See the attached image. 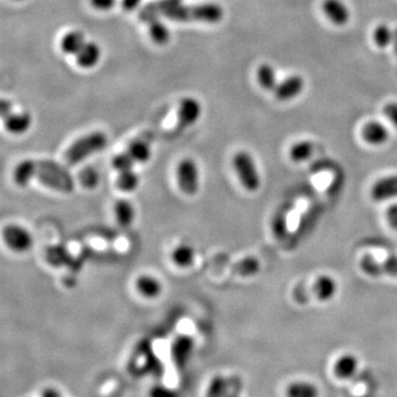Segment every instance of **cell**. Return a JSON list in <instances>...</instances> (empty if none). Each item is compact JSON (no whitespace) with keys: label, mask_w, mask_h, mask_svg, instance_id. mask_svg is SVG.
Segmentation results:
<instances>
[{"label":"cell","mask_w":397,"mask_h":397,"mask_svg":"<svg viewBox=\"0 0 397 397\" xmlns=\"http://www.w3.org/2000/svg\"><path fill=\"white\" fill-rule=\"evenodd\" d=\"M33 179L59 192L71 193L74 191V180L69 171L52 161L25 160L17 165L14 171V180L17 185L26 187Z\"/></svg>","instance_id":"obj_1"},{"label":"cell","mask_w":397,"mask_h":397,"mask_svg":"<svg viewBox=\"0 0 397 397\" xmlns=\"http://www.w3.org/2000/svg\"><path fill=\"white\" fill-rule=\"evenodd\" d=\"M165 16L174 21L218 23L223 19L224 10L218 3L179 5L169 10Z\"/></svg>","instance_id":"obj_2"},{"label":"cell","mask_w":397,"mask_h":397,"mask_svg":"<svg viewBox=\"0 0 397 397\" xmlns=\"http://www.w3.org/2000/svg\"><path fill=\"white\" fill-rule=\"evenodd\" d=\"M106 143L108 137L102 132H92L90 135L77 139L74 143H72L64 154L66 165H75L82 163L83 160L92 154L101 152L106 146Z\"/></svg>","instance_id":"obj_3"},{"label":"cell","mask_w":397,"mask_h":397,"mask_svg":"<svg viewBox=\"0 0 397 397\" xmlns=\"http://www.w3.org/2000/svg\"><path fill=\"white\" fill-rule=\"evenodd\" d=\"M233 168L241 185L247 192H257L262 187V176L256 161L248 152H238L233 157Z\"/></svg>","instance_id":"obj_4"},{"label":"cell","mask_w":397,"mask_h":397,"mask_svg":"<svg viewBox=\"0 0 397 397\" xmlns=\"http://www.w3.org/2000/svg\"><path fill=\"white\" fill-rule=\"evenodd\" d=\"M358 267L364 274L372 278L389 276L397 278V256L391 255L378 261L372 255H364L358 262Z\"/></svg>","instance_id":"obj_5"},{"label":"cell","mask_w":397,"mask_h":397,"mask_svg":"<svg viewBox=\"0 0 397 397\" xmlns=\"http://www.w3.org/2000/svg\"><path fill=\"white\" fill-rule=\"evenodd\" d=\"M176 180L180 190L187 196H194L200 187L198 165L192 159L182 160L176 168Z\"/></svg>","instance_id":"obj_6"},{"label":"cell","mask_w":397,"mask_h":397,"mask_svg":"<svg viewBox=\"0 0 397 397\" xmlns=\"http://www.w3.org/2000/svg\"><path fill=\"white\" fill-rule=\"evenodd\" d=\"M3 236L7 246L17 253H25L32 247V235L30 234V232L21 226L14 224L6 226Z\"/></svg>","instance_id":"obj_7"},{"label":"cell","mask_w":397,"mask_h":397,"mask_svg":"<svg viewBox=\"0 0 397 397\" xmlns=\"http://www.w3.org/2000/svg\"><path fill=\"white\" fill-rule=\"evenodd\" d=\"M306 88V81L301 75L292 74L285 77L284 80L278 83L274 94L279 102H290L292 99L301 96Z\"/></svg>","instance_id":"obj_8"},{"label":"cell","mask_w":397,"mask_h":397,"mask_svg":"<svg viewBox=\"0 0 397 397\" xmlns=\"http://www.w3.org/2000/svg\"><path fill=\"white\" fill-rule=\"evenodd\" d=\"M361 137L363 141L371 146H383L391 137L389 127L382 121H369L363 125L361 130Z\"/></svg>","instance_id":"obj_9"},{"label":"cell","mask_w":397,"mask_h":397,"mask_svg":"<svg viewBox=\"0 0 397 397\" xmlns=\"http://www.w3.org/2000/svg\"><path fill=\"white\" fill-rule=\"evenodd\" d=\"M323 14L334 26L343 27L351 20V10L343 0H323L321 3Z\"/></svg>","instance_id":"obj_10"},{"label":"cell","mask_w":397,"mask_h":397,"mask_svg":"<svg viewBox=\"0 0 397 397\" xmlns=\"http://www.w3.org/2000/svg\"><path fill=\"white\" fill-rule=\"evenodd\" d=\"M312 292L318 301L328 303L332 301L339 292V284L334 276L323 274L318 276L312 286Z\"/></svg>","instance_id":"obj_11"},{"label":"cell","mask_w":397,"mask_h":397,"mask_svg":"<svg viewBox=\"0 0 397 397\" xmlns=\"http://www.w3.org/2000/svg\"><path fill=\"white\" fill-rule=\"evenodd\" d=\"M201 105L196 99L187 97L183 99L178 110V121H176L178 128L180 130H185L194 124L201 116Z\"/></svg>","instance_id":"obj_12"},{"label":"cell","mask_w":397,"mask_h":397,"mask_svg":"<svg viewBox=\"0 0 397 397\" xmlns=\"http://www.w3.org/2000/svg\"><path fill=\"white\" fill-rule=\"evenodd\" d=\"M371 196L374 201L382 202L397 198V174L383 176L371 187Z\"/></svg>","instance_id":"obj_13"},{"label":"cell","mask_w":397,"mask_h":397,"mask_svg":"<svg viewBox=\"0 0 397 397\" xmlns=\"http://www.w3.org/2000/svg\"><path fill=\"white\" fill-rule=\"evenodd\" d=\"M358 358L354 354L345 353L336 358L334 365V374L339 380H350L358 372Z\"/></svg>","instance_id":"obj_14"},{"label":"cell","mask_w":397,"mask_h":397,"mask_svg":"<svg viewBox=\"0 0 397 397\" xmlns=\"http://www.w3.org/2000/svg\"><path fill=\"white\" fill-rule=\"evenodd\" d=\"M101 58V49L94 42H86L80 52L77 54V65L83 69H90L99 63Z\"/></svg>","instance_id":"obj_15"},{"label":"cell","mask_w":397,"mask_h":397,"mask_svg":"<svg viewBox=\"0 0 397 397\" xmlns=\"http://www.w3.org/2000/svg\"><path fill=\"white\" fill-rule=\"evenodd\" d=\"M6 130L14 135H20L30 128L32 119L29 113L9 114L5 119Z\"/></svg>","instance_id":"obj_16"},{"label":"cell","mask_w":397,"mask_h":397,"mask_svg":"<svg viewBox=\"0 0 397 397\" xmlns=\"http://www.w3.org/2000/svg\"><path fill=\"white\" fill-rule=\"evenodd\" d=\"M257 81L265 91H275L279 83L275 68L269 63L261 64L257 69Z\"/></svg>","instance_id":"obj_17"},{"label":"cell","mask_w":397,"mask_h":397,"mask_svg":"<svg viewBox=\"0 0 397 397\" xmlns=\"http://www.w3.org/2000/svg\"><path fill=\"white\" fill-rule=\"evenodd\" d=\"M114 211L116 221L121 227H130L135 220V207L128 200L121 198L116 202Z\"/></svg>","instance_id":"obj_18"},{"label":"cell","mask_w":397,"mask_h":397,"mask_svg":"<svg viewBox=\"0 0 397 397\" xmlns=\"http://www.w3.org/2000/svg\"><path fill=\"white\" fill-rule=\"evenodd\" d=\"M136 288L141 295H143V297L150 298V299L157 298L163 290L160 281L149 275L138 277L137 281H136Z\"/></svg>","instance_id":"obj_19"},{"label":"cell","mask_w":397,"mask_h":397,"mask_svg":"<svg viewBox=\"0 0 397 397\" xmlns=\"http://www.w3.org/2000/svg\"><path fill=\"white\" fill-rule=\"evenodd\" d=\"M286 397H319V389L312 382L295 380L287 386Z\"/></svg>","instance_id":"obj_20"},{"label":"cell","mask_w":397,"mask_h":397,"mask_svg":"<svg viewBox=\"0 0 397 397\" xmlns=\"http://www.w3.org/2000/svg\"><path fill=\"white\" fill-rule=\"evenodd\" d=\"M85 43V37L81 31H71L66 33L61 40V49L63 50L66 54L77 55Z\"/></svg>","instance_id":"obj_21"},{"label":"cell","mask_w":397,"mask_h":397,"mask_svg":"<svg viewBox=\"0 0 397 397\" xmlns=\"http://www.w3.org/2000/svg\"><path fill=\"white\" fill-rule=\"evenodd\" d=\"M314 143L312 141H299L289 148V157L294 163H305L312 157Z\"/></svg>","instance_id":"obj_22"},{"label":"cell","mask_w":397,"mask_h":397,"mask_svg":"<svg viewBox=\"0 0 397 397\" xmlns=\"http://www.w3.org/2000/svg\"><path fill=\"white\" fill-rule=\"evenodd\" d=\"M135 163H145L152 157V150L146 141H135L126 150Z\"/></svg>","instance_id":"obj_23"},{"label":"cell","mask_w":397,"mask_h":397,"mask_svg":"<svg viewBox=\"0 0 397 397\" xmlns=\"http://www.w3.org/2000/svg\"><path fill=\"white\" fill-rule=\"evenodd\" d=\"M394 40V30L387 23H380L373 31V41L380 49H386Z\"/></svg>","instance_id":"obj_24"},{"label":"cell","mask_w":397,"mask_h":397,"mask_svg":"<svg viewBox=\"0 0 397 397\" xmlns=\"http://www.w3.org/2000/svg\"><path fill=\"white\" fill-rule=\"evenodd\" d=\"M171 258L178 267H189L194 261V251L191 246L180 245L174 248Z\"/></svg>","instance_id":"obj_25"},{"label":"cell","mask_w":397,"mask_h":397,"mask_svg":"<svg viewBox=\"0 0 397 397\" xmlns=\"http://www.w3.org/2000/svg\"><path fill=\"white\" fill-rule=\"evenodd\" d=\"M149 33L156 43L165 44L169 41L170 39V32L168 29L163 25V22L160 21L158 18L156 19L150 20L148 22Z\"/></svg>","instance_id":"obj_26"},{"label":"cell","mask_w":397,"mask_h":397,"mask_svg":"<svg viewBox=\"0 0 397 397\" xmlns=\"http://www.w3.org/2000/svg\"><path fill=\"white\" fill-rule=\"evenodd\" d=\"M139 185V176L132 169L119 172V179H117V187L125 192H132L135 191Z\"/></svg>","instance_id":"obj_27"},{"label":"cell","mask_w":397,"mask_h":397,"mask_svg":"<svg viewBox=\"0 0 397 397\" xmlns=\"http://www.w3.org/2000/svg\"><path fill=\"white\" fill-rule=\"evenodd\" d=\"M227 391H229V380L218 376L214 378L212 385L210 387L209 397H224L227 394Z\"/></svg>","instance_id":"obj_28"},{"label":"cell","mask_w":397,"mask_h":397,"mask_svg":"<svg viewBox=\"0 0 397 397\" xmlns=\"http://www.w3.org/2000/svg\"><path fill=\"white\" fill-rule=\"evenodd\" d=\"M135 165V161L132 159V157L127 152L116 156L113 159L114 169H116L119 172L130 170V169H132V165Z\"/></svg>","instance_id":"obj_29"},{"label":"cell","mask_w":397,"mask_h":397,"mask_svg":"<svg viewBox=\"0 0 397 397\" xmlns=\"http://www.w3.org/2000/svg\"><path fill=\"white\" fill-rule=\"evenodd\" d=\"M383 113L395 128H397V102H389L384 106Z\"/></svg>","instance_id":"obj_30"},{"label":"cell","mask_w":397,"mask_h":397,"mask_svg":"<svg viewBox=\"0 0 397 397\" xmlns=\"http://www.w3.org/2000/svg\"><path fill=\"white\" fill-rule=\"evenodd\" d=\"M97 181H99V176L94 170H86L82 174V182L84 187H96Z\"/></svg>","instance_id":"obj_31"},{"label":"cell","mask_w":397,"mask_h":397,"mask_svg":"<svg viewBox=\"0 0 397 397\" xmlns=\"http://www.w3.org/2000/svg\"><path fill=\"white\" fill-rule=\"evenodd\" d=\"M385 216L389 226L397 231V203L391 204L386 209Z\"/></svg>","instance_id":"obj_32"},{"label":"cell","mask_w":397,"mask_h":397,"mask_svg":"<svg viewBox=\"0 0 397 397\" xmlns=\"http://www.w3.org/2000/svg\"><path fill=\"white\" fill-rule=\"evenodd\" d=\"M241 380L238 378H232L229 380V391L226 397H240Z\"/></svg>","instance_id":"obj_33"},{"label":"cell","mask_w":397,"mask_h":397,"mask_svg":"<svg viewBox=\"0 0 397 397\" xmlns=\"http://www.w3.org/2000/svg\"><path fill=\"white\" fill-rule=\"evenodd\" d=\"M116 0H91L92 5L99 10H110Z\"/></svg>","instance_id":"obj_34"},{"label":"cell","mask_w":397,"mask_h":397,"mask_svg":"<svg viewBox=\"0 0 397 397\" xmlns=\"http://www.w3.org/2000/svg\"><path fill=\"white\" fill-rule=\"evenodd\" d=\"M141 0H123V8L126 11L135 10L137 8L138 5L141 3Z\"/></svg>","instance_id":"obj_35"},{"label":"cell","mask_w":397,"mask_h":397,"mask_svg":"<svg viewBox=\"0 0 397 397\" xmlns=\"http://www.w3.org/2000/svg\"><path fill=\"white\" fill-rule=\"evenodd\" d=\"M11 113V103L8 101L3 99L1 102V115H3V119L6 116H8Z\"/></svg>","instance_id":"obj_36"},{"label":"cell","mask_w":397,"mask_h":397,"mask_svg":"<svg viewBox=\"0 0 397 397\" xmlns=\"http://www.w3.org/2000/svg\"><path fill=\"white\" fill-rule=\"evenodd\" d=\"M391 45L394 48L395 57H396L397 59V28L394 29V40H393V44H391Z\"/></svg>","instance_id":"obj_37"}]
</instances>
